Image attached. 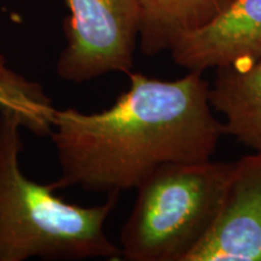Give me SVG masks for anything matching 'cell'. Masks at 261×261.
Returning a JSON list of instances; mask_svg holds the SVG:
<instances>
[{"mask_svg":"<svg viewBox=\"0 0 261 261\" xmlns=\"http://www.w3.org/2000/svg\"><path fill=\"white\" fill-rule=\"evenodd\" d=\"M127 75L128 90L106 110H55L48 133L61 169L55 190L120 194L166 163L212 159L224 127L202 73L172 81Z\"/></svg>","mask_w":261,"mask_h":261,"instance_id":"cell-1","label":"cell"},{"mask_svg":"<svg viewBox=\"0 0 261 261\" xmlns=\"http://www.w3.org/2000/svg\"><path fill=\"white\" fill-rule=\"evenodd\" d=\"M22 128L18 114L0 106V261L121 260L104 230L119 194L85 207L32 180L21 167Z\"/></svg>","mask_w":261,"mask_h":261,"instance_id":"cell-2","label":"cell"},{"mask_svg":"<svg viewBox=\"0 0 261 261\" xmlns=\"http://www.w3.org/2000/svg\"><path fill=\"white\" fill-rule=\"evenodd\" d=\"M234 162L166 163L137 188L121 260L187 261L219 218Z\"/></svg>","mask_w":261,"mask_h":261,"instance_id":"cell-3","label":"cell"},{"mask_svg":"<svg viewBox=\"0 0 261 261\" xmlns=\"http://www.w3.org/2000/svg\"><path fill=\"white\" fill-rule=\"evenodd\" d=\"M67 5L58 76L83 84L110 73L132 71L139 41L138 0H67Z\"/></svg>","mask_w":261,"mask_h":261,"instance_id":"cell-4","label":"cell"},{"mask_svg":"<svg viewBox=\"0 0 261 261\" xmlns=\"http://www.w3.org/2000/svg\"><path fill=\"white\" fill-rule=\"evenodd\" d=\"M187 261H261V151L234 162L219 218Z\"/></svg>","mask_w":261,"mask_h":261,"instance_id":"cell-5","label":"cell"},{"mask_svg":"<svg viewBox=\"0 0 261 261\" xmlns=\"http://www.w3.org/2000/svg\"><path fill=\"white\" fill-rule=\"evenodd\" d=\"M172 60L188 71L220 69L261 60V0H232L211 23L181 37Z\"/></svg>","mask_w":261,"mask_h":261,"instance_id":"cell-6","label":"cell"},{"mask_svg":"<svg viewBox=\"0 0 261 261\" xmlns=\"http://www.w3.org/2000/svg\"><path fill=\"white\" fill-rule=\"evenodd\" d=\"M217 70L210 99L213 109L223 114L224 133L261 151V60Z\"/></svg>","mask_w":261,"mask_h":261,"instance_id":"cell-7","label":"cell"},{"mask_svg":"<svg viewBox=\"0 0 261 261\" xmlns=\"http://www.w3.org/2000/svg\"><path fill=\"white\" fill-rule=\"evenodd\" d=\"M232 0H138L139 47L145 56L171 50L184 35L217 18Z\"/></svg>","mask_w":261,"mask_h":261,"instance_id":"cell-8","label":"cell"},{"mask_svg":"<svg viewBox=\"0 0 261 261\" xmlns=\"http://www.w3.org/2000/svg\"><path fill=\"white\" fill-rule=\"evenodd\" d=\"M0 106L15 110L25 129L38 136L50 133L56 108L42 86L10 68L0 54Z\"/></svg>","mask_w":261,"mask_h":261,"instance_id":"cell-9","label":"cell"}]
</instances>
